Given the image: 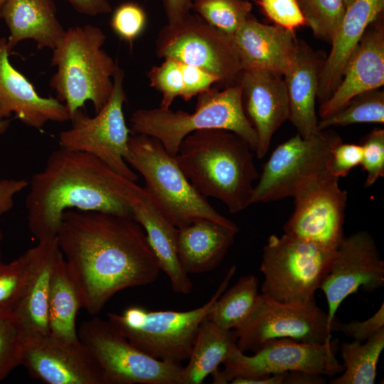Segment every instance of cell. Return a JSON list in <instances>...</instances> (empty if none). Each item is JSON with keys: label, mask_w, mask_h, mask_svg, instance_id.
<instances>
[{"label": "cell", "mask_w": 384, "mask_h": 384, "mask_svg": "<svg viewBox=\"0 0 384 384\" xmlns=\"http://www.w3.org/2000/svg\"><path fill=\"white\" fill-rule=\"evenodd\" d=\"M31 260L23 294L13 312L18 319L25 339L50 334L48 297L55 261L60 252L56 238L38 242L30 248Z\"/></svg>", "instance_id": "cell-23"}, {"label": "cell", "mask_w": 384, "mask_h": 384, "mask_svg": "<svg viewBox=\"0 0 384 384\" xmlns=\"http://www.w3.org/2000/svg\"><path fill=\"white\" fill-rule=\"evenodd\" d=\"M181 68L183 89L181 97L185 101L218 85V78L201 68L181 63Z\"/></svg>", "instance_id": "cell-43"}, {"label": "cell", "mask_w": 384, "mask_h": 384, "mask_svg": "<svg viewBox=\"0 0 384 384\" xmlns=\"http://www.w3.org/2000/svg\"><path fill=\"white\" fill-rule=\"evenodd\" d=\"M146 15L137 3L124 2L113 11L110 25L114 32L122 40L132 43L144 31Z\"/></svg>", "instance_id": "cell-38"}, {"label": "cell", "mask_w": 384, "mask_h": 384, "mask_svg": "<svg viewBox=\"0 0 384 384\" xmlns=\"http://www.w3.org/2000/svg\"><path fill=\"white\" fill-rule=\"evenodd\" d=\"M129 203L133 218L144 229L161 271L168 276L173 291L190 294L193 284L178 257V228L164 215L144 188L139 187Z\"/></svg>", "instance_id": "cell-22"}, {"label": "cell", "mask_w": 384, "mask_h": 384, "mask_svg": "<svg viewBox=\"0 0 384 384\" xmlns=\"http://www.w3.org/2000/svg\"><path fill=\"white\" fill-rule=\"evenodd\" d=\"M21 365L47 384H107L100 364L80 340L66 343L50 334L25 339Z\"/></svg>", "instance_id": "cell-17"}, {"label": "cell", "mask_w": 384, "mask_h": 384, "mask_svg": "<svg viewBox=\"0 0 384 384\" xmlns=\"http://www.w3.org/2000/svg\"><path fill=\"white\" fill-rule=\"evenodd\" d=\"M337 348L338 340L312 344L287 338L267 341L252 356L245 355L237 346L223 363V370L213 375V383L225 384L236 378H256L294 370L334 376L344 370L336 358Z\"/></svg>", "instance_id": "cell-13"}, {"label": "cell", "mask_w": 384, "mask_h": 384, "mask_svg": "<svg viewBox=\"0 0 384 384\" xmlns=\"http://www.w3.org/2000/svg\"><path fill=\"white\" fill-rule=\"evenodd\" d=\"M259 281L253 274L241 277L217 299L208 318L218 326L235 329L250 316L260 296Z\"/></svg>", "instance_id": "cell-31"}, {"label": "cell", "mask_w": 384, "mask_h": 384, "mask_svg": "<svg viewBox=\"0 0 384 384\" xmlns=\"http://www.w3.org/2000/svg\"><path fill=\"white\" fill-rule=\"evenodd\" d=\"M164 60L149 70L147 78L150 86L161 95L159 107L169 109L174 100L182 95L183 74L180 62L171 58Z\"/></svg>", "instance_id": "cell-37"}, {"label": "cell", "mask_w": 384, "mask_h": 384, "mask_svg": "<svg viewBox=\"0 0 384 384\" xmlns=\"http://www.w3.org/2000/svg\"><path fill=\"white\" fill-rule=\"evenodd\" d=\"M124 80V71L118 66L106 105L94 117L76 110L70 119L71 127L59 134L58 141L60 148L93 155L119 175L137 182V175L125 161L130 130L123 111L127 101Z\"/></svg>", "instance_id": "cell-11"}, {"label": "cell", "mask_w": 384, "mask_h": 384, "mask_svg": "<svg viewBox=\"0 0 384 384\" xmlns=\"http://www.w3.org/2000/svg\"><path fill=\"white\" fill-rule=\"evenodd\" d=\"M103 31L92 24L70 27L53 50L51 65L56 72L49 85L70 114L90 101L97 113L109 100L113 76L119 66L102 48Z\"/></svg>", "instance_id": "cell-4"}, {"label": "cell", "mask_w": 384, "mask_h": 384, "mask_svg": "<svg viewBox=\"0 0 384 384\" xmlns=\"http://www.w3.org/2000/svg\"><path fill=\"white\" fill-rule=\"evenodd\" d=\"M384 11V0H354L331 41L320 75L316 100L326 101L340 83L344 67L366 29Z\"/></svg>", "instance_id": "cell-25"}, {"label": "cell", "mask_w": 384, "mask_h": 384, "mask_svg": "<svg viewBox=\"0 0 384 384\" xmlns=\"http://www.w3.org/2000/svg\"><path fill=\"white\" fill-rule=\"evenodd\" d=\"M287 372L262 375L256 378H236L229 383L232 384H283Z\"/></svg>", "instance_id": "cell-48"}, {"label": "cell", "mask_w": 384, "mask_h": 384, "mask_svg": "<svg viewBox=\"0 0 384 384\" xmlns=\"http://www.w3.org/2000/svg\"><path fill=\"white\" fill-rule=\"evenodd\" d=\"M78 335L100 364L107 384H183V366L147 355L108 319L93 317L83 321Z\"/></svg>", "instance_id": "cell-10"}, {"label": "cell", "mask_w": 384, "mask_h": 384, "mask_svg": "<svg viewBox=\"0 0 384 384\" xmlns=\"http://www.w3.org/2000/svg\"><path fill=\"white\" fill-rule=\"evenodd\" d=\"M338 179L326 171L302 183L292 196L294 210L284 225V233L336 250L345 237L348 199Z\"/></svg>", "instance_id": "cell-15"}, {"label": "cell", "mask_w": 384, "mask_h": 384, "mask_svg": "<svg viewBox=\"0 0 384 384\" xmlns=\"http://www.w3.org/2000/svg\"><path fill=\"white\" fill-rule=\"evenodd\" d=\"M242 69L261 68L284 75L297 47L294 31L259 22L252 15L233 35Z\"/></svg>", "instance_id": "cell-24"}, {"label": "cell", "mask_w": 384, "mask_h": 384, "mask_svg": "<svg viewBox=\"0 0 384 384\" xmlns=\"http://www.w3.org/2000/svg\"><path fill=\"white\" fill-rule=\"evenodd\" d=\"M234 330L237 346L242 353H255L272 338H287L312 344L331 341L328 314L316 300L304 304H287L262 294L247 319Z\"/></svg>", "instance_id": "cell-14"}, {"label": "cell", "mask_w": 384, "mask_h": 384, "mask_svg": "<svg viewBox=\"0 0 384 384\" xmlns=\"http://www.w3.org/2000/svg\"><path fill=\"white\" fill-rule=\"evenodd\" d=\"M236 270L230 267L213 297L203 306L186 311H149L131 306L108 320L132 345L151 357L181 365L188 361L202 321L210 315Z\"/></svg>", "instance_id": "cell-7"}, {"label": "cell", "mask_w": 384, "mask_h": 384, "mask_svg": "<svg viewBox=\"0 0 384 384\" xmlns=\"http://www.w3.org/2000/svg\"><path fill=\"white\" fill-rule=\"evenodd\" d=\"M384 84V15L382 12L366 29L351 54L342 78L331 96L321 102L319 114L325 117L352 97L380 88Z\"/></svg>", "instance_id": "cell-19"}, {"label": "cell", "mask_w": 384, "mask_h": 384, "mask_svg": "<svg viewBox=\"0 0 384 384\" xmlns=\"http://www.w3.org/2000/svg\"><path fill=\"white\" fill-rule=\"evenodd\" d=\"M239 230L207 218H199L178 228V257L188 274L205 273L223 261Z\"/></svg>", "instance_id": "cell-27"}, {"label": "cell", "mask_w": 384, "mask_h": 384, "mask_svg": "<svg viewBox=\"0 0 384 384\" xmlns=\"http://www.w3.org/2000/svg\"><path fill=\"white\" fill-rule=\"evenodd\" d=\"M78 13L90 16L110 14L112 11L109 0H66Z\"/></svg>", "instance_id": "cell-45"}, {"label": "cell", "mask_w": 384, "mask_h": 384, "mask_svg": "<svg viewBox=\"0 0 384 384\" xmlns=\"http://www.w3.org/2000/svg\"><path fill=\"white\" fill-rule=\"evenodd\" d=\"M134 134L157 139L165 149L176 156L180 144L189 134L202 129H225L244 139L255 152L257 136L242 107V88L239 83L223 89L213 86L199 93L194 112L160 107L138 109L130 117Z\"/></svg>", "instance_id": "cell-5"}, {"label": "cell", "mask_w": 384, "mask_h": 384, "mask_svg": "<svg viewBox=\"0 0 384 384\" xmlns=\"http://www.w3.org/2000/svg\"><path fill=\"white\" fill-rule=\"evenodd\" d=\"M384 328V304L370 318L365 321H351L348 323L336 319L333 331H340L346 336L359 341H366L380 329Z\"/></svg>", "instance_id": "cell-42"}, {"label": "cell", "mask_w": 384, "mask_h": 384, "mask_svg": "<svg viewBox=\"0 0 384 384\" xmlns=\"http://www.w3.org/2000/svg\"><path fill=\"white\" fill-rule=\"evenodd\" d=\"M326 380L322 375L309 372L294 370L287 372L283 384H324Z\"/></svg>", "instance_id": "cell-47"}, {"label": "cell", "mask_w": 384, "mask_h": 384, "mask_svg": "<svg viewBox=\"0 0 384 384\" xmlns=\"http://www.w3.org/2000/svg\"><path fill=\"white\" fill-rule=\"evenodd\" d=\"M383 285L384 262L373 238L366 231L344 237L334 251L319 287L327 300L331 329L337 309L347 297L359 288L371 292Z\"/></svg>", "instance_id": "cell-16"}, {"label": "cell", "mask_w": 384, "mask_h": 384, "mask_svg": "<svg viewBox=\"0 0 384 384\" xmlns=\"http://www.w3.org/2000/svg\"><path fill=\"white\" fill-rule=\"evenodd\" d=\"M384 122V91L380 88L352 97L341 108L318 121L319 130L334 126Z\"/></svg>", "instance_id": "cell-32"}, {"label": "cell", "mask_w": 384, "mask_h": 384, "mask_svg": "<svg viewBox=\"0 0 384 384\" xmlns=\"http://www.w3.org/2000/svg\"><path fill=\"white\" fill-rule=\"evenodd\" d=\"M341 142V137L329 128L305 138L297 134L278 145L259 175L251 205L292 197L304 181L329 171L332 150Z\"/></svg>", "instance_id": "cell-12"}, {"label": "cell", "mask_w": 384, "mask_h": 384, "mask_svg": "<svg viewBox=\"0 0 384 384\" xmlns=\"http://www.w3.org/2000/svg\"><path fill=\"white\" fill-rule=\"evenodd\" d=\"M384 348V328L366 340L364 343L353 340L342 342L339 349L343 361L342 374L329 381L330 384H373L377 365Z\"/></svg>", "instance_id": "cell-30"}, {"label": "cell", "mask_w": 384, "mask_h": 384, "mask_svg": "<svg viewBox=\"0 0 384 384\" xmlns=\"http://www.w3.org/2000/svg\"><path fill=\"white\" fill-rule=\"evenodd\" d=\"M248 143L237 134L212 129L193 132L179 145L181 169L203 196L216 198L231 213L251 205L259 174Z\"/></svg>", "instance_id": "cell-3"}, {"label": "cell", "mask_w": 384, "mask_h": 384, "mask_svg": "<svg viewBox=\"0 0 384 384\" xmlns=\"http://www.w3.org/2000/svg\"><path fill=\"white\" fill-rule=\"evenodd\" d=\"M144 178V190L164 215L177 228L207 218L239 230L218 213L191 184L172 156L156 138L130 134L125 159Z\"/></svg>", "instance_id": "cell-6"}, {"label": "cell", "mask_w": 384, "mask_h": 384, "mask_svg": "<svg viewBox=\"0 0 384 384\" xmlns=\"http://www.w3.org/2000/svg\"><path fill=\"white\" fill-rule=\"evenodd\" d=\"M9 30L10 53L23 40H33L38 49L53 50L65 31L57 17L54 0H6L1 11Z\"/></svg>", "instance_id": "cell-26"}, {"label": "cell", "mask_w": 384, "mask_h": 384, "mask_svg": "<svg viewBox=\"0 0 384 384\" xmlns=\"http://www.w3.org/2000/svg\"><path fill=\"white\" fill-rule=\"evenodd\" d=\"M2 239H3V235L0 230V264L2 262H1V242L2 241Z\"/></svg>", "instance_id": "cell-50"}, {"label": "cell", "mask_w": 384, "mask_h": 384, "mask_svg": "<svg viewBox=\"0 0 384 384\" xmlns=\"http://www.w3.org/2000/svg\"><path fill=\"white\" fill-rule=\"evenodd\" d=\"M7 38L0 37V121L12 114L23 124L41 129L48 122H64L70 114L56 98L43 97L10 63Z\"/></svg>", "instance_id": "cell-20"}, {"label": "cell", "mask_w": 384, "mask_h": 384, "mask_svg": "<svg viewBox=\"0 0 384 384\" xmlns=\"http://www.w3.org/2000/svg\"><path fill=\"white\" fill-rule=\"evenodd\" d=\"M315 38L331 42L344 15L343 0H296Z\"/></svg>", "instance_id": "cell-34"}, {"label": "cell", "mask_w": 384, "mask_h": 384, "mask_svg": "<svg viewBox=\"0 0 384 384\" xmlns=\"http://www.w3.org/2000/svg\"><path fill=\"white\" fill-rule=\"evenodd\" d=\"M6 0H0V19H1V11Z\"/></svg>", "instance_id": "cell-49"}, {"label": "cell", "mask_w": 384, "mask_h": 384, "mask_svg": "<svg viewBox=\"0 0 384 384\" xmlns=\"http://www.w3.org/2000/svg\"><path fill=\"white\" fill-rule=\"evenodd\" d=\"M193 0H163L167 23L180 21L193 10Z\"/></svg>", "instance_id": "cell-46"}, {"label": "cell", "mask_w": 384, "mask_h": 384, "mask_svg": "<svg viewBox=\"0 0 384 384\" xmlns=\"http://www.w3.org/2000/svg\"><path fill=\"white\" fill-rule=\"evenodd\" d=\"M326 57L298 39L294 59L283 75L289 100V120L304 138L319 131L315 106Z\"/></svg>", "instance_id": "cell-21"}, {"label": "cell", "mask_w": 384, "mask_h": 384, "mask_svg": "<svg viewBox=\"0 0 384 384\" xmlns=\"http://www.w3.org/2000/svg\"><path fill=\"white\" fill-rule=\"evenodd\" d=\"M334 250L287 233L270 235L260 267L265 276L261 294L287 304L315 301Z\"/></svg>", "instance_id": "cell-8"}, {"label": "cell", "mask_w": 384, "mask_h": 384, "mask_svg": "<svg viewBox=\"0 0 384 384\" xmlns=\"http://www.w3.org/2000/svg\"><path fill=\"white\" fill-rule=\"evenodd\" d=\"M258 4L265 15L277 26L294 31L306 25L296 0H258Z\"/></svg>", "instance_id": "cell-40"}, {"label": "cell", "mask_w": 384, "mask_h": 384, "mask_svg": "<svg viewBox=\"0 0 384 384\" xmlns=\"http://www.w3.org/2000/svg\"><path fill=\"white\" fill-rule=\"evenodd\" d=\"M237 339L234 329H224L206 317L199 326L188 364L183 367V384H200L215 373L237 347Z\"/></svg>", "instance_id": "cell-28"}, {"label": "cell", "mask_w": 384, "mask_h": 384, "mask_svg": "<svg viewBox=\"0 0 384 384\" xmlns=\"http://www.w3.org/2000/svg\"><path fill=\"white\" fill-rule=\"evenodd\" d=\"M57 242L81 308L99 314L117 292L154 283L161 269L141 225L132 218L67 210Z\"/></svg>", "instance_id": "cell-1"}, {"label": "cell", "mask_w": 384, "mask_h": 384, "mask_svg": "<svg viewBox=\"0 0 384 384\" xmlns=\"http://www.w3.org/2000/svg\"><path fill=\"white\" fill-rule=\"evenodd\" d=\"M11 119L0 121V134L9 128ZM29 181L20 179L0 181V215L10 210L14 206V196L28 186Z\"/></svg>", "instance_id": "cell-44"}, {"label": "cell", "mask_w": 384, "mask_h": 384, "mask_svg": "<svg viewBox=\"0 0 384 384\" xmlns=\"http://www.w3.org/2000/svg\"><path fill=\"white\" fill-rule=\"evenodd\" d=\"M361 145L363 150L361 165L367 172L364 187L368 188L384 176V129H373Z\"/></svg>", "instance_id": "cell-39"}, {"label": "cell", "mask_w": 384, "mask_h": 384, "mask_svg": "<svg viewBox=\"0 0 384 384\" xmlns=\"http://www.w3.org/2000/svg\"><path fill=\"white\" fill-rule=\"evenodd\" d=\"M31 260L28 249L9 264H0V310L13 311L28 279Z\"/></svg>", "instance_id": "cell-36"}, {"label": "cell", "mask_w": 384, "mask_h": 384, "mask_svg": "<svg viewBox=\"0 0 384 384\" xmlns=\"http://www.w3.org/2000/svg\"><path fill=\"white\" fill-rule=\"evenodd\" d=\"M28 226L38 242L56 238L70 209L132 217L129 201L139 186L88 153L60 148L29 181Z\"/></svg>", "instance_id": "cell-2"}, {"label": "cell", "mask_w": 384, "mask_h": 384, "mask_svg": "<svg viewBox=\"0 0 384 384\" xmlns=\"http://www.w3.org/2000/svg\"><path fill=\"white\" fill-rule=\"evenodd\" d=\"M81 308L75 284L60 250L51 273L48 297L50 334L66 343L79 341L75 320Z\"/></svg>", "instance_id": "cell-29"}, {"label": "cell", "mask_w": 384, "mask_h": 384, "mask_svg": "<svg viewBox=\"0 0 384 384\" xmlns=\"http://www.w3.org/2000/svg\"><path fill=\"white\" fill-rule=\"evenodd\" d=\"M247 0H193V10L218 30L233 36L251 16Z\"/></svg>", "instance_id": "cell-33"}, {"label": "cell", "mask_w": 384, "mask_h": 384, "mask_svg": "<svg viewBox=\"0 0 384 384\" xmlns=\"http://www.w3.org/2000/svg\"><path fill=\"white\" fill-rule=\"evenodd\" d=\"M155 51L160 58L174 59L212 73L219 80V89L239 83L243 70L233 36L215 28L196 13L164 26L158 32Z\"/></svg>", "instance_id": "cell-9"}, {"label": "cell", "mask_w": 384, "mask_h": 384, "mask_svg": "<svg viewBox=\"0 0 384 384\" xmlns=\"http://www.w3.org/2000/svg\"><path fill=\"white\" fill-rule=\"evenodd\" d=\"M362 153L361 144L339 143L332 150L329 172L338 178L348 176L352 169L361 165Z\"/></svg>", "instance_id": "cell-41"}, {"label": "cell", "mask_w": 384, "mask_h": 384, "mask_svg": "<svg viewBox=\"0 0 384 384\" xmlns=\"http://www.w3.org/2000/svg\"><path fill=\"white\" fill-rule=\"evenodd\" d=\"M239 84L244 112L257 136L255 152L261 159L267 154L275 132L289 120V100L283 75L261 68L244 69Z\"/></svg>", "instance_id": "cell-18"}, {"label": "cell", "mask_w": 384, "mask_h": 384, "mask_svg": "<svg viewBox=\"0 0 384 384\" xmlns=\"http://www.w3.org/2000/svg\"><path fill=\"white\" fill-rule=\"evenodd\" d=\"M346 6V9L351 5L354 0H343Z\"/></svg>", "instance_id": "cell-51"}, {"label": "cell", "mask_w": 384, "mask_h": 384, "mask_svg": "<svg viewBox=\"0 0 384 384\" xmlns=\"http://www.w3.org/2000/svg\"><path fill=\"white\" fill-rule=\"evenodd\" d=\"M24 341L23 331L14 312L0 310V382L21 364Z\"/></svg>", "instance_id": "cell-35"}]
</instances>
